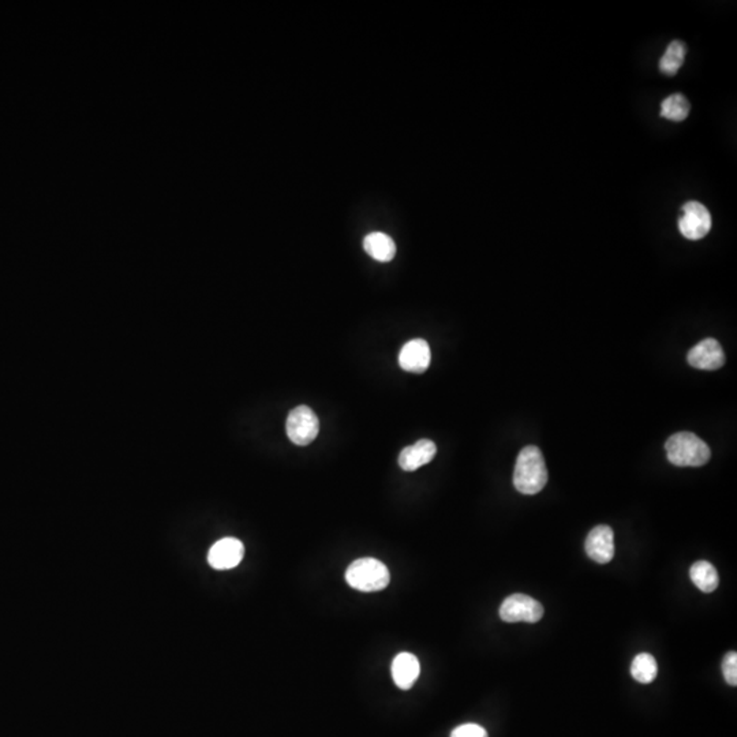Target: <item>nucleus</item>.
<instances>
[{"instance_id": "nucleus-7", "label": "nucleus", "mask_w": 737, "mask_h": 737, "mask_svg": "<svg viewBox=\"0 0 737 737\" xmlns=\"http://www.w3.org/2000/svg\"><path fill=\"white\" fill-rule=\"evenodd\" d=\"M245 548L237 538H223L210 548L207 562L215 570H231L242 561Z\"/></svg>"}, {"instance_id": "nucleus-5", "label": "nucleus", "mask_w": 737, "mask_h": 737, "mask_svg": "<svg viewBox=\"0 0 737 737\" xmlns=\"http://www.w3.org/2000/svg\"><path fill=\"white\" fill-rule=\"evenodd\" d=\"M679 229L682 237H687V239H702L712 229V215L701 202H685L682 205L681 216L679 218Z\"/></svg>"}, {"instance_id": "nucleus-11", "label": "nucleus", "mask_w": 737, "mask_h": 737, "mask_svg": "<svg viewBox=\"0 0 737 737\" xmlns=\"http://www.w3.org/2000/svg\"><path fill=\"white\" fill-rule=\"evenodd\" d=\"M437 453V447L431 439H419L415 444L404 448L399 455V466L404 471H415L419 467L430 463Z\"/></svg>"}, {"instance_id": "nucleus-18", "label": "nucleus", "mask_w": 737, "mask_h": 737, "mask_svg": "<svg viewBox=\"0 0 737 737\" xmlns=\"http://www.w3.org/2000/svg\"><path fill=\"white\" fill-rule=\"evenodd\" d=\"M722 671L725 681L729 685H737V654L734 651L728 652L722 661Z\"/></svg>"}, {"instance_id": "nucleus-10", "label": "nucleus", "mask_w": 737, "mask_h": 737, "mask_svg": "<svg viewBox=\"0 0 737 737\" xmlns=\"http://www.w3.org/2000/svg\"><path fill=\"white\" fill-rule=\"evenodd\" d=\"M431 352L428 341L414 338L401 347L399 354V365L409 373H423L430 366Z\"/></svg>"}, {"instance_id": "nucleus-17", "label": "nucleus", "mask_w": 737, "mask_h": 737, "mask_svg": "<svg viewBox=\"0 0 737 737\" xmlns=\"http://www.w3.org/2000/svg\"><path fill=\"white\" fill-rule=\"evenodd\" d=\"M691 104L681 93L668 96L661 104V116L671 122H681L690 114Z\"/></svg>"}, {"instance_id": "nucleus-12", "label": "nucleus", "mask_w": 737, "mask_h": 737, "mask_svg": "<svg viewBox=\"0 0 737 737\" xmlns=\"http://www.w3.org/2000/svg\"><path fill=\"white\" fill-rule=\"evenodd\" d=\"M420 665L411 652H400L392 662V677L400 690H409L419 677Z\"/></svg>"}, {"instance_id": "nucleus-14", "label": "nucleus", "mask_w": 737, "mask_h": 737, "mask_svg": "<svg viewBox=\"0 0 737 737\" xmlns=\"http://www.w3.org/2000/svg\"><path fill=\"white\" fill-rule=\"evenodd\" d=\"M691 581L701 591L712 592L718 587L720 579L714 565L707 561H696L690 570Z\"/></svg>"}, {"instance_id": "nucleus-15", "label": "nucleus", "mask_w": 737, "mask_h": 737, "mask_svg": "<svg viewBox=\"0 0 737 737\" xmlns=\"http://www.w3.org/2000/svg\"><path fill=\"white\" fill-rule=\"evenodd\" d=\"M685 54H687V48H685L684 43H681L680 40L671 41V43L666 46L662 56H661V73L665 74V76H674V74H677V71L680 70L682 63H684Z\"/></svg>"}, {"instance_id": "nucleus-4", "label": "nucleus", "mask_w": 737, "mask_h": 737, "mask_svg": "<svg viewBox=\"0 0 737 737\" xmlns=\"http://www.w3.org/2000/svg\"><path fill=\"white\" fill-rule=\"evenodd\" d=\"M286 430L292 444L305 447L318 436V418L310 407L298 406L287 417Z\"/></svg>"}, {"instance_id": "nucleus-3", "label": "nucleus", "mask_w": 737, "mask_h": 737, "mask_svg": "<svg viewBox=\"0 0 737 737\" xmlns=\"http://www.w3.org/2000/svg\"><path fill=\"white\" fill-rule=\"evenodd\" d=\"M346 581L352 589L363 592L384 590L389 584L390 573L385 564L371 557L355 560L346 570Z\"/></svg>"}, {"instance_id": "nucleus-19", "label": "nucleus", "mask_w": 737, "mask_h": 737, "mask_svg": "<svg viewBox=\"0 0 737 737\" xmlns=\"http://www.w3.org/2000/svg\"><path fill=\"white\" fill-rule=\"evenodd\" d=\"M450 737H489L488 732L477 723H464L453 729Z\"/></svg>"}, {"instance_id": "nucleus-8", "label": "nucleus", "mask_w": 737, "mask_h": 737, "mask_svg": "<svg viewBox=\"0 0 737 737\" xmlns=\"http://www.w3.org/2000/svg\"><path fill=\"white\" fill-rule=\"evenodd\" d=\"M688 363L701 370H717L725 363L722 347L715 338H704L696 344L687 355Z\"/></svg>"}, {"instance_id": "nucleus-9", "label": "nucleus", "mask_w": 737, "mask_h": 737, "mask_svg": "<svg viewBox=\"0 0 737 737\" xmlns=\"http://www.w3.org/2000/svg\"><path fill=\"white\" fill-rule=\"evenodd\" d=\"M613 530L605 524L594 527L586 538L587 556L598 564H608L614 556Z\"/></svg>"}, {"instance_id": "nucleus-13", "label": "nucleus", "mask_w": 737, "mask_h": 737, "mask_svg": "<svg viewBox=\"0 0 737 737\" xmlns=\"http://www.w3.org/2000/svg\"><path fill=\"white\" fill-rule=\"evenodd\" d=\"M363 247L371 258L379 262L390 261L396 254V245L392 237L382 232L368 234L363 240Z\"/></svg>"}, {"instance_id": "nucleus-16", "label": "nucleus", "mask_w": 737, "mask_h": 737, "mask_svg": "<svg viewBox=\"0 0 737 737\" xmlns=\"http://www.w3.org/2000/svg\"><path fill=\"white\" fill-rule=\"evenodd\" d=\"M657 661L649 652H641L631 663V674L641 684H650L657 677Z\"/></svg>"}, {"instance_id": "nucleus-1", "label": "nucleus", "mask_w": 737, "mask_h": 737, "mask_svg": "<svg viewBox=\"0 0 737 737\" xmlns=\"http://www.w3.org/2000/svg\"><path fill=\"white\" fill-rule=\"evenodd\" d=\"M548 482V469L542 452L535 445L524 447L519 453L513 471V485L521 494L540 493Z\"/></svg>"}, {"instance_id": "nucleus-2", "label": "nucleus", "mask_w": 737, "mask_h": 737, "mask_svg": "<svg viewBox=\"0 0 737 737\" xmlns=\"http://www.w3.org/2000/svg\"><path fill=\"white\" fill-rule=\"evenodd\" d=\"M666 456L677 467H701L710 460L709 445L691 431H679L665 442Z\"/></svg>"}, {"instance_id": "nucleus-6", "label": "nucleus", "mask_w": 737, "mask_h": 737, "mask_svg": "<svg viewBox=\"0 0 737 737\" xmlns=\"http://www.w3.org/2000/svg\"><path fill=\"white\" fill-rule=\"evenodd\" d=\"M542 616L543 606L529 595H510L500 606V617L505 622H537Z\"/></svg>"}]
</instances>
